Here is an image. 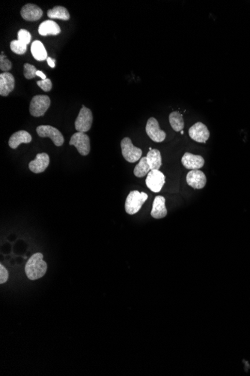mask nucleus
I'll return each instance as SVG.
<instances>
[{
  "instance_id": "nucleus-1",
  "label": "nucleus",
  "mask_w": 250,
  "mask_h": 376,
  "mask_svg": "<svg viewBox=\"0 0 250 376\" xmlns=\"http://www.w3.org/2000/svg\"><path fill=\"white\" fill-rule=\"evenodd\" d=\"M44 256L41 253L33 255L25 267V272L30 280L41 279L47 273V264L43 260Z\"/></svg>"
},
{
  "instance_id": "nucleus-2",
  "label": "nucleus",
  "mask_w": 250,
  "mask_h": 376,
  "mask_svg": "<svg viewBox=\"0 0 250 376\" xmlns=\"http://www.w3.org/2000/svg\"><path fill=\"white\" fill-rule=\"evenodd\" d=\"M147 199H148V195L145 192H140L137 190L130 191L125 202L126 213L130 215H134L138 213Z\"/></svg>"
},
{
  "instance_id": "nucleus-3",
  "label": "nucleus",
  "mask_w": 250,
  "mask_h": 376,
  "mask_svg": "<svg viewBox=\"0 0 250 376\" xmlns=\"http://www.w3.org/2000/svg\"><path fill=\"white\" fill-rule=\"evenodd\" d=\"M50 106V99L45 95H38L31 99L30 105V112L32 117H43Z\"/></svg>"
},
{
  "instance_id": "nucleus-4",
  "label": "nucleus",
  "mask_w": 250,
  "mask_h": 376,
  "mask_svg": "<svg viewBox=\"0 0 250 376\" xmlns=\"http://www.w3.org/2000/svg\"><path fill=\"white\" fill-rule=\"evenodd\" d=\"M122 155L125 160L130 163H134L141 158L142 151L141 149L135 147L129 137H125L121 142Z\"/></svg>"
},
{
  "instance_id": "nucleus-5",
  "label": "nucleus",
  "mask_w": 250,
  "mask_h": 376,
  "mask_svg": "<svg viewBox=\"0 0 250 376\" xmlns=\"http://www.w3.org/2000/svg\"><path fill=\"white\" fill-rule=\"evenodd\" d=\"M93 122V112L86 106L82 105L75 121V129L78 132H89Z\"/></svg>"
},
{
  "instance_id": "nucleus-6",
  "label": "nucleus",
  "mask_w": 250,
  "mask_h": 376,
  "mask_svg": "<svg viewBox=\"0 0 250 376\" xmlns=\"http://www.w3.org/2000/svg\"><path fill=\"white\" fill-rule=\"evenodd\" d=\"M37 134L41 137H49L56 147H61L64 144L62 134L51 125H40L36 129Z\"/></svg>"
},
{
  "instance_id": "nucleus-7",
  "label": "nucleus",
  "mask_w": 250,
  "mask_h": 376,
  "mask_svg": "<svg viewBox=\"0 0 250 376\" xmlns=\"http://www.w3.org/2000/svg\"><path fill=\"white\" fill-rule=\"evenodd\" d=\"M69 144L76 147L80 155H87L90 153V139L83 132H78L74 134L70 140Z\"/></svg>"
},
{
  "instance_id": "nucleus-8",
  "label": "nucleus",
  "mask_w": 250,
  "mask_h": 376,
  "mask_svg": "<svg viewBox=\"0 0 250 376\" xmlns=\"http://www.w3.org/2000/svg\"><path fill=\"white\" fill-rule=\"evenodd\" d=\"M164 174L159 170H152L146 177V186L153 192H160L165 184Z\"/></svg>"
},
{
  "instance_id": "nucleus-9",
  "label": "nucleus",
  "mask_w": 250,
  "mask_h": 376,
  "mask_svg": "<svg viewBox=\"0 0 250 376\" xmlns=\"http://www.w3.org/2000/svg\"><path fill=\"white\" fill-rule=\"evenodd\" d=\"M145 130L148 137L156 143L163 142L166 138V132L160 129V125L155 118H151L148 119Z\"/></svg>"
},
{
  "instance_id": "nucleus-10",
  "label": "nucleus",
  "mask_w": 250,
  "mask_h": 376,
  "mask_svg": "<svg viewBox=\"0 0 250 376\" xmlns=\"http://www.w3.org/2000/svg\"><path fill=\"white\" fill-rule=\"evenodd\" d=\"M189 136L195 141L206 143L210 137V132L204 124L198 122L189 129Z\"/></svg>"
},
{
  "instance_id": "nucleus-11",
  "label": "nucleus",
  "mask_w": 250,
  "mask_h": 376,
  "mask_svg": "<svg viewBox=\"0 0 250 376\" xmlns=\"http://www.w3.org/2000/svg\"><path fill=\"white\" fill-rule=\"evenodd\" d=\"M187 183L195 189H201L205 187L207 179L202 171L192 170L187 175Z\"/></svg>"
},
{
  "instance_id": "nucleus-12",
  "label": "nucleus",
  "mask_w": 250,
  "mask_h": 376,
  "mask_svg": "<svg viewBox=\"0 0 250 376\" xmlns=\"http://www.w3.org/2000/svg\"><path fill=\"white\" fill-rule=\"evenodd\" d=\"M181 163L189 170H199L204 166V159L201 155L186 153L181 158Z\"/></svg>"
},
{
  "instance_id": "nucleus-13",
  "label": "nucleus",
  "mask_w": 250,
  "mask_h": 376,
  "mask_svg": "<svg viewBox=\"0 0 250 376\" xmlns=\"http://www.w3.org/2000/svg\"><path fill=\"white\" fill-rule=\"evenodd\" d=\"M22 17L28 21H37L43 16V11L38 5L29 3L22 8L20 12Z\"/></svg>"
},
{
  "instance_id": "nucleus-14",
  "label": "nucleus",
  "mask_w": 250,
  "mask_h": 376,
  "mask_svg": "<svg viewBox=\"0 0 250 376\" xmlns=\"http://www.w3.org/2000/svg\"><path fill=\"white\" fill-rule=\"evenodd\" d=\"M49 157L45 153L37 154L36 158L29 164V169L35 173H42L49 166Z\"/></svg>"
},
{
  "instance_id": "nucleus-15",
  "label": "nucleus",
  "mask_w": 250,
  "mask_h": 376,
  "mask_svg": "<svg viewBox=\"0 0 250 376\" xmlns=\"http://www.w3.org/2000/svg\"><path fill=\"white\" fill-rule=\"evenodd\" d=\"M15 80L13 74L4 72L0 74V95L8 96L15 89Z\"/></svg>"
},
{
  "instance_id": "nucleus-16",
  "label": "nucleus",
  "mask_w": 250,
  "mask_h": 376,
  "mask_svg": "<svg viewBox=\"0 0 250 376\" xmlns=\"http://www.w3.org/2000/svg\"><path fill=\"white\" fill-rule=\"evenodd\" d=\"M31 141V136L27 131L20 130L15 132L8 140V145L12 149H16L21 144H29Z\"/></svg>"
},
{
  "instance_id": "nucleus-17",
  "label": "nucleus",
  "mask_w": 250,
  "mask_h": 376,
  "mask_svg": "<svg viewBox=\"0 0 250 376\" xmlns=\"http://www.w3.org/2000/svg\"><path fill=\"white\" fill-rule=\"evenodd\" d=\"M152 217L156 220L164 218L167 215V210L166 207V199L164 197L158 195L155 198L152 206Z\"/></svg>"
},
{
  "instance_id": "nucleus-18",
  "label": "nucleus",
  "mask_w": 250,
  "mask_h": 376,
  "mask_svg": "<svg viewBox=\"0 0 250 376\" xmlns=\"http://www.w3.org/2000/svg\"><path fill=\"white\" fill-rule=\"evenodd\" d=\"M38 33L42 36L57 35L61 33V29L56 22L51 20H47L40 24L39 27H38Z\"/></svg>"
},
{
  "instance_id": "nucleus-19",
  "label": "nucleus",
  "mask_w": 250,
  "mask_h": 376,
  "mask_svg": "<svg viewBox=\"0 0 250 376\" xmlns=\"http://www.w3.org/2000/svg\"><path fill=\"white\" fill-rule=\"evenodd\" d=\"M31 52L33 57L38 61H45L47 59V52L41 41H33L31 46Z\"/></svg>"
},
{
  "instance_id": "nucleus-20",
  "label": "nucleus",
  "mask_w": 250,
  "mask_h": 376,
  "mask_svg": "<svg viewBox=\"0 0 250 376\" xmlns=\"http://www.w3.org/2000/svg\"><path fill=\"white\" fill-rule=\"evenodd\" d=\"M146 158L151 171L159 170L160 169L162 165V157L159 150L156 149L150 150L147 154Z\"/></svg>"
},
{
  "instance_id": "nucleus-21",
  "label": "nucleus",
  "mask_w": 250,
  "mask_h": 376,
  "mask_svg": "<svg viewBox=\"0 0 250 376\" xmlns=\"http://www.w3.org/2000/svg\"><path fill=\"white\" fill-rule=\"evenodd\" d=\"M47 16L51 19H60L62 20H68L70 14L67 8L62 6H56L47 11Z\"/></svg>"
},
{
  "instance_id": "nucleus-22",
  "label": "nucleus",
  "mask_w": 250,
  "mask_h": 376,
  "mask_svg": "<svg viewBox=\"0 0 250 376\" xmlns=\"http://www.w3.org/2000/svg\"><path fill=\"white\" fill-rule=\"evenodd\" d=\"M170 125L175 132H181L185 128V121L182 115L178 111H174L170 114L169 117Z\"/></svg>"
},
{
  "instance_id": "nucleus-23",
  "label": "nucleus",
  "mask_w": 250,
  "mask_h": 376,
  "mask_svg": "<svg viewBox=\"0 0 250 376\" xmlns=\"http://www.w3.org/2000/svg\"><path fill=\"white\" fill-rule=\"evenodd\" d=\"M150 171H151V169H150L149 165L147 161V158L146 157H142V158H140L138 165L135 167L133 173L136 177H143L148 175Z\"/></svg>"
},
{
  "instance_id": "nucleus-24",
  "label": "nucleus",
  "mask_w": 250,
  "mask_h": 376,
  "mask_svg": "<svg viewBox=\"0 0 250 376\" xmlns=\"http://www.w3.org/2000/svg\"><path fill=\"white\" fill-rule=\"evenodd\" d=\"M10 48L12 51L16 54L23 55L27 52V45L20 40H13L10 43Z\"/></svg>"
},
{
  "instance_id": "nucleus-25",
  "label": "nucleus",
  "mask_w": 250,
  "mask_h": 376,
  "mask_svg": "<svg viewBox=\"0 0 250 376\" xmlns=\"http://www.w3.org/2000/svg\"><path fill=\"white\" fill-rule=\"evenodd\" d=\"M37 71H38L37 68L32 65L25 63L23 66V74L27 79L30 80L35 78L37 76Z\"/></svg>"
},
{
  "instance_id": "nucleus-26",
  "label": "nucleus",
  "mask_w": 250,
  "mask_h": 376,
  "mask_svg": "<svg viewBox=\"0 0 250 376\" xmlns=\"http://www.w3.org/2000/svg\"><path fill=\"white\" fill-rule=\"evenodd\" d=\"M12 62L7 59L6 56L4 55L3 51L1 52V56H0V69L6 72V71L12 69Z\"/></svg>"
},
{
  "instance_id": "nucleus-27",
  "label": "nucleus",
  "mask_w": 250,
  "mask_h": 376,
  "mask_svg": "<svg viewBox=\"0 0 250 376\" xmlns=\"http://www.w3.org/2000/svg\"><path fill=\"white\" fill-rule=\"evenodd\" d=\"M17 38H18V40H20L23 43L28 45V44L30 43V41H31V36L30 32L22 29L17 33Z\"/></svg>"
},
{
  "instance_id": "nucleus-28",
  "label": "nucleus",
  "mask_w": 250,
  "mask_h": 376,
  "mask_svg": "<svg viewBox=\"0 0 250 376\" xmlns=\"http://www.w3.org/2000/svg\"><path fill=\"white\" fill-rule=\"evenodd\" d=\"M37 85H38L41 89H43L44 91H45V92H49V91L51 90L52 86H53L51 81L48 79V78L43 80V81H38V82H37Z\"/></svg>"
},
{
  "instance_id": "nucleus-29",
  "label": "nucleus",
  "mask_w": 250,
  "mask_h": 376,
  "mask_svg": "<svg viewBox=\"0 0 250 376\" xmlns=\"http://www.w3.org/2000/svg\"><path fill=\"white\" fill-rule=\"evenodd\" d=\"M8 272L2 264H0V284H3L8 281Z\"/></svg>"
},
{
  "instance_id": "nucleus-30",
  "label": "nucleus",
  "mask_w": 250,
  "mask_h": 376,
  "mask_svg": "<svg viewBox=\"0 0 250 376\" xmlns=\"http://www.w3.org/2000/svg\"><path fill=\"white\" fill-rule=\"evenodd\" d=\"M47 61L48 65H49L51 68H55V66H56V64H55V60L54 59H52V58L48 57L47 59Z\"/></svg>"
},
{
  "instance_id": "nucleus-31",
  "label": "nucleus",
  "mask_w": 250,
  "mask_h": 376,
  "mask_svg": "<svg viewBox=\"0 0 250 376\" xmlns=\"http://www.w3.org/2000/svg\"><path fill=\"white\" fill-rule=\"evenodd\" d=\"M36 75L37 76L40 77V78H42L43 80L47 79L46 75H45V74H44L43 72L41 71H37L36 72Z\"/></svg>"
},
{
  "instance_id": "nucleus-32",
  "label": "nucleus",
  "mask_w": 250,
  "mask_h": 376,
  "mask_svg": "<svg viewBox=\"0 0 250 376\" xmlns=\"http://www.w3.org/2000/svg\"><path fill=\"white\" fill-rule=\"evenodd\" d=\"M181 135H183V134H184V131L183 130L181 131Z\"/></svg>"
}]
</instances>
